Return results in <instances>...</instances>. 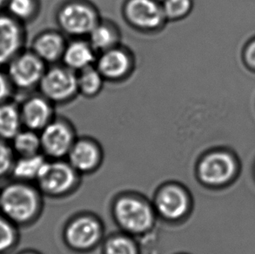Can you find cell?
<instances>
[{
    "label": "cell",
    "instance_id": "6da1fadb",
    "mask_svg": "<svg viewBox=\"0 0 255 254\" xmlns=\"http://www.w3.org/2000/svg\"><path fill=\"white\" fill-rule=\"evenodd\" d=\"M40 209L39 191L29 183L13 180L0 189V213L16 226L34 221Z\"/></svg>",
    "mask_w": 255,
    "mask_h": 254
},
{
    "label": "cell",
    "instance_id": "7a4b0ae2",
    "mask_svg": "<svg viewBox=\"0 0 255 254\" xmlns=\"http://www.w3.org/2000/svg\"><path fill=\"white\" fill-rule=\"evenodd\" d=\"M115 220L129 234H140L152 228L155 213L150 204L135 196H122L114 206Z\"/></svg>",
    "mask_w": 255,
    "mask_h": 254
},
{
    "label": "cell",
    "instance_id": "3957f363",
    "mask_svg": "<svg viewBox=\"0 0 255 254\" xmlns=\"http://www.w3.org/2000/svg\"><path fill=\"white\" fill-rule=\"evenodd\" d=\"M45 64L31 50H23L4 67L14 91L27 92L38 87L46 71Z\"/></svg>",
    "mask_w": 255,
    "mask_h": 254
},
{
    "label": "cell",
    "instance_id": "277c9868",
    "mask_svg": "<svg viewBox=\"0 0 255 254\" xmlns=\"http://www.w3.org/2000/svg\"><path fill=\"white\" fill-rule=\"evenodd\" d=\"M238 161L228 151H213L199 162L197 174L204 185L211 187L226 186L236 179Z\"/></svg>",
    "mask_w": 255,
    "mask_h": 254
},
{
    "label": "cell",
    "instance_id": "5b68a950",
    "mask_svg": "<svg viewBox=\"0 0 255 254\" xmlns=\"http://www.w3.org/2000/svg\"><path fill=\"white\" fill-rule=\"evenodd\" d=\"M57 18L64 32L74 37L88 36L100 22L96 9L80 0L65 3L59 9Z\"/></svg>",
    "mask_w": 255,
    "mask_h": 254
},
{
    "label": "cell",
    "instance_id": "8992f818",
    "mask_svg": "<svg viewBox=\"0 0 255 254\" xmlns=\"http://www.w3.org/2000/svg\"><path fill=\"white\" fill-rule=\"evenodd\" d=\"M40 93L52 103H64L79 93L77 72L63 66L46 69L38 86Z\"/></svg>",
    "mask_w": 255,
    "mask_h": 254
},
{
    "label": "cell",
    "instance_id": "52a82bcc",
    "mask_svg": "<svg viewBox=\"0 0 255 254\" xmlns=\"http://www.w3.org/2000/svg\"><path fill=\"white\" fill-rule=\"evenodd\" d=\"M78 181V172L69 162L52 159L45 162L36 180L38 190L47 195L60 196L71 192Z\"/></svg>",
    "mask_w": 255,
    "mask_h": 254
},
{
    "label": "cell",
    "instance_id": "ba28073f",
    "mask_svg": "<svg viewBox=\"0 0 255 254\" xmlns=\"http://www.w3.org/2000/svg\"><path fill=\"white\" fill-rule=\"evenodd\" d=\"M41 151L52 159L67 156L75 143L74 130L63 120H53L39 131Z\"/></svg>",
    "mask_w": 255,
    "mask_h": 254
},
{
    "label": "cell",
    "instance_id": "9c48e42d",
    "mask_svg": "<svg viewBox=\"0 0 255 254\" xmlns=\"http://www.w3.org/2000/svg\"><path fill=\"white\" fill-rule=\"evenodd\" d=\"M124 16L132 27L141 31H155L166 20L162 4L157 0H127Z\"/></svg>",
    "mask_w": 255,
    "mask_h": 254
},
{
    "label": "cell",
    "instance_id": "30bf717a",
    "mask_svg": "<svg viewBox=\"0 0 255 254\" xmlns=\"http://www.w3.org/2000/svg\"><path fill=\"white\" fill-rule=\"evenodd\" d=\"M25 31L23 23L7 12H0V68H4L24 50Z\"/></svg>",
    "mask_w": 255,
    "mask_h": 254
},
{
    "label": "cell",
    "instance_id": "8fae6325",
    "mask_svg": "<svg viewBox=\"0 0 255 254\" xmlns=\"http://www.w3.org/2000/svg\"><path fill=\"white\" fill-rule=\"evenodd\" d=\"M189 195L178 185H167L159 190L155 197L154 206L163 219L175 221L182 219L189 212Z\"/></svg>",
    "mask_w": 255,
    "mask_h": 254
},
{
    "label": "cell",
    "instance_id": "7c38bea8",
    "mask_svg": "<svg viewBox=\"0 0 255 254\" xmlns=\"http://www.w3.org/2000/svg\"><path fill=\"white\" fill-rule=\"evenodd\" d=\"M102 226L93 217L80 216L67 226L66 242L78 251H87L95 247L102 237Z\"/></svg>",
    "mask_w": 255,
    "mask_h": 254
},
{
    "label": "cell",
    "instance_id": "4fadbf2b",
    "mask_svg": "<svg viewBox=\"0 0 255 254\" xmlns=\"http://www.w3.org/2000/svg\"><path fill=\"white\" fill-rule=\"evenodd\" d=\"M19 112L23 127L38 132L54 120L52 102L42 94L26 98L19 105Z\"/></svg>",
    "mask_w": 255,
    "mask_h": 254
},
{
    "label": "cell",
    "instance_id": "5bb4252c",
    "mask_svg": "<svg viewBox=\"0 0 255 254\" xmlns=\"http://www.w3.org/2000/svg\"><path fill=\"white\" fill-rule=\"evenodd\" d=\"M96 68L107 80H121L131 72L132 59L127 50L115 46L97 57Z\"/></svg>",
    "mask_w": 255,
    "mask_h": 254
},
{
    "label": "cell",
    "instance_id": "9a60e30c",
    "mask_svg": "<svg viewBox=\"0 0 255 254\" xmlns=\"http://www.w3.org/2000/svg\"><path fill=\"white\" fill-rule=\"evenodd\" d=\"M67 157L77 172H89L100 165L101 151L95 142L82 138L75 141Z\"/></svg>",
    "mask_w": 255,
    "mask_h": 254
},
{
    "label": "cell",
    "instance_id": "2e32d148",
    "mask_svg": "<svg viewBox=\"0 0 255 254\" xmlns=\"http://www.w3.org/2000/svg\"><path fill=\"white\" fill-rule=\"evenodd\" d=\"M62 34L54 31H47L38 34L31 44V51L45 64L55 63L62 59L66 47Z\"/></svg>",
    "mask_w": 255,
    "mask_h": 254
},
{
    "label": "cell",
    "instance_id": "e0dca14e",
    "mask_svg": "<svg viewBox=\"0 0 255 254\" xmlns=\"http://www.w3.org/2000/svg\"><path fill=\"white\" fill-rule=\"evenodd\" d=\"M97 52L88 41L77 39L66 45L62 56L64 65L79 72L95 65Z\"/></svg>",
    "mask_w": 255,
    "mask_h": 254
},
{
    "label": "cell",
    "instance_id": "ac0fdd59",
    "mask_svg": "<svg viewBox=\"0 0 255 254\" xmlns=\"http://www.w3.org/2000/svg\"><path fill=\"white\" fill-rule=\"evenodd\" d=\"M46 161L45 155L41 153L17 157L14 160L10 175L14 180L21 182L36 181Z\"/></svg>",
    "mask_w": 255,
    "mask_h": 254
},
{
    "label": "cell",
    "instance_id": "d6986e66",
    "mask_svg": "<svg viewBox=\"0 0 255 254\" xmlns=\"http://www.w3.org/2000/svg\"><path fill=\"white\" fill-rule=\"evenodd\" d=\"M23 128L19 106L10 100L0 104V139L10 142Z\"/></svg>",
    "mask_w": 255,
    "mask_h": 254
},
{
    "label": "cell",
    "instance_id": "ffe728a7",
    "mask_svg": "<svg viewBox=\"0 0 255 254\" xmlns=\"http://www.w3.org/2000/svg\"><path fill=\"white\" fill-rule=\"evenodd\" d=\"M120 36L117 30L111 24L100 22L88 35V42L95 52H106L117 46Z\"/></svg>",
    "mask_w": 255,
    "mask_h": 254
},
{
    "label": "cell",
    "instance_id": "44dd1931",
    "mask_svg": "<svg viewBox=\"0 0 255 254\" xmlns=\"http://www.w3.org/2000/svg\"><path fill=\"white\" fill-rule=\"evenodd\" d=\"M10 144L17 157L38 154L42 151L39 132L27 128H23L10 141Z\"/></svg>",
    "mask_w": 255,
    "mask_h": 254
},
{
    "label": "cell",
    "instance_id": "7402d4cb",
    "mask_svg": "<svg viewBox=\"0 0 255 254\" xmlns=\"http://www.w3.org/2000/svg\"><path fill=\"white\" fill-rule=\"evenodd\" d=\"M79 93L86 97H94L99 94L105 79L95 65L77 72Z\"/></svg>",
    "mask_w": 255,
    "mask_h": 254
},
{
    "label": "cell",
    "instance_id": "603a6c76",
    "mask_svg": "<svg viewBox=\"0 0 255 254\" xmlns=\"http://www.w3.org/2000/svg\"><path fill=\"white\" fill-rule=\"evenodd\" d=\"M38 0H8L5 10L15 19L24 24L32 20L38 13Z\"/></svg>",
    "mask_w": 255,
    "mask_h": 254
},
{
    "label": "cell",
    "instance_id": "cb8c5ba5",
    "mask_svg": "<svg viewBox=\"0 0 255 254\" xmlns=\"http://www.w3.org/2000/svg\"><path fill=\"white\" fill-rule=\"evenodd\" d=\"M16 225L0 213V254L12 251L18 241Z\"/></svg>",
    "mask_w": 255,
    "mask_h": 254
},
{
    "label": "cell",
    "instance_id": "d4e9b609",
    "mask_svg": "<svg viewBox=\"0 0 255 254\" xmlns=\"http://www.w3.org/2000/svg\"><path fill=\"white\" fill-rule=\"evenodd\" d=\"M104 254H138L134 241L126 235H115L107 240Z\"/></svg>",
    "mask_w": 255,
    "mask_h": 254
},
{
    "label": "cell",
    "instance_id": "484cf974",
    "mask_svg": "<svg viewBox=\"0 0 255 254\" xmlns=\"http://www.w3.org/2000/svg\"><path fill=\"white\" fill-rule=\"evenodd\" d=\"M163 11L166 20H179L189 13L193 6L192 0H164Z\"/></svg>",
    "mask_w": 255,
    "mask_h": 254
},
{
    "label": "cell",
    "instance_id": "4316f807",
    "mask_svg": "<svg viewBox=\"0 0 255 254\" xmlns=\"http://www.w3.org/2000/svg\"><path fill=\"white\" fill-rule=\"evenodd\" d=\"M15 158L10 144L0 139V179L10 175Z\"/></svg>",
    "mask_w": 255,
    "mask_h": 254
},
{
    "label": "cell",
    "instance_id": "83f0119b",
    "mask_svg": "<svg viewBox=\"0 0 255 254\" xmlns=\"http://www.w3.org/2000/svg\"><path fill=\"white\" fill-rule=\"evenodd\" d=\"M14 89L4 70L0 68V104L10 100Z\"/></svg>",
    "mask_w": 255,
    "mask_h": 254
},
{
    "label": "cell",
    "instance_id": "f1b7e54d",
    "mask_svg": "<svg viewBox=\"0 0 255 254\" xmlns=\"http://www.w3.org/2000/svg\"><path fill=\"white\" fill-rule=\"evenodd\" d=\"M246 56H247V59L249 64L255 67V42H254L252 45L249 46Z\"/></svg>",
    "mask_w": 255,
    "mask_h": 254
},
{
    "label": "cell",
    "instance_id": "f546056e",
    "mask_svg": "<svg viewBox=\"0 0 255 254\" xmlns=\"http://www.w3.org/2000/svg\"><path fill=\"white\" fill-rule=\"evenodd\" d=\"M7 3H8V0H0V10L5 9Z\"/></svg>",
    "mask_w": 255,
    "mask_h": 254
},
{
    "label": "cell",
    "instance_id": "4dcf8cb0",
    "mask_svg": "<svg viewBox=\"0 0 255 254\" xmlns=\"http://www.w3.org/2000/svg\"><path fill=\"white\" fill-rule=\"evenodd\" d=\"M35 254V253H32V252H24V253H22V254Z\"/></svg>",
    "mask_w": 255,
    "mask_h": 254
}]
</instances>
